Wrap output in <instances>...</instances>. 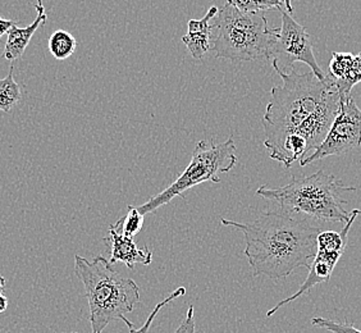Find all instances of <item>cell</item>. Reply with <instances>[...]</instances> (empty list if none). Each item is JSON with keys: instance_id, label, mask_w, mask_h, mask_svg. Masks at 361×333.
<instances>
[{"instance_id": "1", "label": "cell", "mask_w": 361, "mask_h": 333, "mask_svg": "<svg viewBox=\"0 0 361 333\" xmlns=\"http://www.w3.org/2000/svg\"><path fill=\"white\" fill-rule=\"evenodd\" d=\"M273 68L282 85L271 87L263 127L264 146L273 160L288 169L317 150L340 111L341 97L334 78L322 81L313 72L290 73Z\"/></svg>"}, {"instance_id": "2", "label": "cell", "mask_w": 361, "mask_h": 333, "mask_svg": "<svg viewBox=\"0 0 361 333\" xmlns=\"http://www.w3.org/2000/svg\"><path fill=\"white\" fill-rule=\"evenodd\" d=\"M223 226L238 229L243 235L252 276L274 281L288 277L301 267L309 270L317 254L320 229L283 210L265 212L254 222L238 223L222 218Z\"/></svg>"}, {"instance_id": "3", "label": "cell", "mask_w": 361, "mask_h": 333, "mask_svg": "<svg viewBox=\"0 0 361 333\" xmlns=\"http://www.w3.org/2000/svg\"><path fill=\"white\" fill-rule=\"evenodd\" d=\"M75 272L89 301L91 333H102L111 322L123 320L140 303L136 282L119 274L102 255L87 260L76 254Z\"/></svg>"}, {"instance_id": "4", "label": "cell", "mask_w": 361, "mask_h": 333, "mask_svg": "<svg viewBox=\"0 0 361 333\" xmlns=\"http://www.w3.org/2000/svg\"><path fill=\"white\" fill-rule=\"evenodd\" d=\"M355 190L356 188L346 186L334 174L319 169L305 177L293 176L282 188L263 185L257 188V195L276 202L281 210L290 214L309 215L324 222L346 223L350 214L345 209L346 200L342 194Z\"/></svg>"}, {"instance_id": "5", "label": "cell", "mask_w": 361, "mask_h": 333, "mask_svg": "<svg viewBox=\"0 0 361 333\" xmlns=\"http://www.w3.org/2000/svg\"><path fill=\"white\" fill-rule=\"evenodd\" d=\"M274 36L276 28L260 12L245 13L226 3L213 20L212 50L233 62L268 61Z\"/></svg>"}, {"instance_id": "6", "label": "cell", "mask_w": 361, "mask_h": 333, "mask_svg": "<svg viewBox=\"0 0 361 333\" xmlns=\"http://www.w3.org/2000/svg\"><path fill=\"white\" fill-rule=\"evenodd\" d=\"M236 164V145L232 136L218 145H208L205 140H202L195 146L191 162L183 174L171 186L150 198L137 209L142 215L154 213L160 207L172 202L176 196H180L200 183L221 182V174H228Z\"/></svg>"}, {"instance_id": "7", "label": "cell", "mask_w": 361, "mask_h": 333, "mask_svg": "<svg viewBox=\"0 0 361 333\" xmlns=\"http://www.w3.org/2000/svg\"><path fill=\"white\" fill-rule=\"evenodd\" d=\"M360 214V209H354L350 213L348 222L345 223V227L338 232L337 231H320L319 235L317 237V254L314 257L313 262L310 263L309 274L304 281V284L300 286L299 290L293 295L279 301L277 305L269 309L267 313V317L274 315L281 308L295 301L296 298H301L302 295H305L306 292L310 291L314 286L326 284L331 279L336 265L338 263L341 257L343 255L345 249L348 246V234H350L351 226L354 224L356 218Z\"/></svg>"}, {"instance_id": "8", "label": "cell", "mask_w": 361, "mask_h": 333, "mask_svg": "<svg viewBox=\"0 0 361 333\" xmlns=\"http://www.w3.org/2000/svg\"><path fill=\"white\" fill-rule=\"evenodd\" d=\"M279 12L282 16V25L281 28H276V36L271 45L273 64L286 72L296 62L305 63L312 68L315 76L322 81H326L328 75L320 68L314 56L312 36L285 8L279 9Z\"/></svg>"}, {"instance_id": "9", "label": "cell", "mask_w": 361, "mask_h": 333, "mask_svg": "<svg viewBox=\"0 0 361 333\" xmlns=\"http://www.w3.org/2000/svg\"><path fill=\"white\" fill-rule=\"evenodd\" d=\"M360 145L361 109L350 97L348 100H341L340 111L326 133V139L314 153L300 162V166H305L332 155L348 153Z\"/></svg>"}, {"instance_id": "10", "label": "cell", "mask_w": 361, "mask_h": 333, "mask_svg": "<svg viewBox=\"0 0 361 333\" xmlns=\"http://www.w3.org/2000/svg\"><path fill=\"white\" fill-rule=\"evenodd\" d=\"M105 245L111 248L109 263H123L128 270L133 271L136 264L150 265L153 262V251L145 246L140 249L133 237L125 236L109 227L108 237H105Z\"/></svg>"}, {"instance_id": "11", "label": "cell", "mask_w": 361, "mask_h": 333, "mask_svg": "<svg viewBox=\"0 0 361 333\" xmlns=\"http://www.w3.org/2000/svg\"><path fill=\"white\" fill-rule=\"evenodd\" d=\"M218 7L209 8L208 12L202 20H190L188 23V34L182 37V42L186 45L190 54L195 59H202L212 50V28Z\"/></svg>"}, {"instance_id": "12", "label": "cell", "mask_w": 361, "mask_h": 333, "mask_svg": "<svg viewBox=\"0 0 361 333\" xmlns=\"http://www.w3.org/2000/svg\"><path fill=\"white\" fill-rule=\"evenodd\" d=\"M35 9L37 12L35 21L23 28L14 25L8 32L7 42H6V49H4L3 56L9 62H13L16 59H20L23 56L32 36L35 35L39 28L45 25V22L48 20V16L45 12V8L42 6V0H37Z\"/></svg>"}, {"instance_id": "13", "label": "cell", "mask_w": 361, "mask_h": 333, "mask_svg": "<svg viewBox=\"0 0 361 333\" xmlns=\"http://www.w3.org/2000/svg\"><path fill=\"white\" fill-rule=\"evenodd\" d=\"M13 64L11 66L6 77L0 78V111H12L22 100L21 86L16 83L13 77Z\"/></svg>"}, {"instance_id": "14", "label": "cell", "mask_w": 361, "mask_h": 333, "mask_svg": "<svg viewBox=\"0 0 361 333\" xmlns=\"http://www.w3.org/2000/svg\"><path fill=\"white\" fill-rule=\"evenodd\" d=\"M76 49L75 36L64 30H58L53 32L49 39V52L58 61L68 59L76 52Z\"/></svg>"}, {"instance_id": "15", "label": "cell", "mask_w": 361, "mask_h": 333, "mask_svg": "<svg viewBox=\"0 0 361 333\" xmlns=\"http://www.w3.org/2000/svg\"><path fill=\"white\" fill-rule=\"evenodd\" d=\"M144 217L141 214L139 209L136 207H128L127 208V214L122 218H119L117 222L111 224V229H116L119 234L125 235V236L135 237L144 226Z\"/></svg>"}, {"instance_id": "16", "label": "cell", "mask_w": 361, "mask_h": 333, "mask_svg": "<svg viewBox=\"0 0 361 333\" xmlns=\"http://www.w3.org/2000/svg\"><path fill=\"white\" fill-rule=\"evenodd\" d=\"M334 83L340 94L341 100H348V97H351V90L355 85L361 83V53L354 56L351 67L346 73V76Z\"/></svg>"}, {"instance_id": "17", "label": "cell", "mask_w": 361, "mask_h": 333, "mask_svg": "<svg viewBox=\"0 0 361 333\" xmlns=\"http://www.w3.org/2000/svg\"><path fill=\"white\" fill-rule=\"evenodd\" d=\"M185 293H186V289H185V287H178V289H176V290H174L169 296H167L164 300H161L160 303H158V304L155 305L153 312L150 313V315L147 317V320H145V323H144L142 326L140 327V328H136V327L133 326V322H130L127 318H123L122 322H125L126 326L128 327L130 333H149V331H150V327L153 325L154 320L157 318L158 313H159L164 306L167 305V304L172 303L173 300H176L177 298H180V296H183Z\"/></svg>"}, {"instance_id": "18", "label": "cell", "mask_w": 361, "mask_h": 333, "mask_svg": "<svg viewBox=\"0 0 361 333\" xmlns=\"http://www.w3.org/2000/svg\"><path fill=\"white\" fill-rule=\"evenodd\" d=\"M353 59H354L353 53H337V52H334L332 59L329 62V76L332 77L334 81L342 80L343 77L346 76V73L350 70Z\"/></svg>"}, {"instance_id": "19", "label": "cell", "mask_w": 361, "mask_h": 333, "mask_svg": "<svg viewBox=\"0 0 361 333\" xmlns=\"http://www.w3.org/2000/svg\"><path fill=\"white\" fill-rule=\"evenodd\" d=\"M312 325L315 327H319L323 329H326L332 333H361L360 329L355 328L353 325H350L348 322H336V320H326V318H320L315 317L312 320Z\"/></svg>"}, {"instance_id": "20", "label": "cell", "mask_w": 361, "mask_h": 333, "mask_svg": "<svg viewBox=\"0 0 361 333\" xmlns=\"http://www.w3.org/2000/svg\"><path fill=\"white\" fill-rule=\"evenodd\" d=\"M173 333H196V323H195L194 305L188 306V313L185 320L180 322L178 328Z\"/></svg>"}, {"instance_id": "21", "label": "cell", "mask_w": 361, "mask_h": 333, "mask_svg": "<svg viewBox=\"0 0 361 333\" xmlns=\"http://www.w3.org/2000/svg\"><path fill=\"white\" fill-rule=\"evenodd\" d=\"M227 4L232 6V7L237 8L238 11L245 12V13H254V12H259L257 7L254 6L252 0H227Z\"/></svg>"}, {"instance_id": "22", "label": "cell", "mask_w": 361, "mask_h": 333, "mask_svg": "<svg viewBox=\"0 0 361 333\" xmlns=\"http://www.w3.org/2000/svg\"><path fill=\"white\" fill-rule=\"evenodd\" d=\"M254 6L257 7L259 12H263V11H268V9H282L283 4L281 0H252Z\"/></svg>"}, {"instance_id": "23", "label": "cell", "mask_w": 361, "mask_h": 333, "mask_svg": "<svg viewBox=\"0 0 361 333\" xmlns=\"http://www.w3.org/2000/svg\"><path fill=\"white\" fill-rule=\"evenodd\" d=\"M14 25H17V22L13 21V20L3 18V17L0 16V39H1V36L3 35H8L9 30H11Z\"/></svg>"}, {"instance_id": "24", "label": "cell", "mask_w": 361, "mask_h": 333, "mask_svg": "<svg viewBox=\"0 0 361 333\" xmlns=\"http://www.w3.org/2000/svg\"><path fill=\"white\" fill-rule=\"evenodd\" d=\"M8 304H9V301H8L7 296L3 292H0V314L7 310Z\"/></svg>"}, {"instance_id": "25", "label": "cell", "mask_w": 361, "mask_h": 333, "mask_svg": "<svg viewBox=\"0 0 361 333\" xmlns=\"http://www.w3.org/2000/svg\"><path fill=\"white\" fill-rule=\"evenodd\" d=\"M286 11L290 14H293V7H292V0H281Z\"/></svg>"}, {"instance_id": "26", "label": "cell", "mask_w": 361, "mask_h": 333, "mask_svg": "<svg viewBox=\"0 0 361 333\" xmlns=\"http://www.w3.org/2000/svg\"><path fill=\"white\" fill-rule=\"evenodd\" d=\"M4 289H6V278L0 276V292L4 291Z\"/></svg>"}, {"instance_id": "27", "label": "cell", "mask_w": 361, "mask_h": 333, "mask_svg": "<svg viewBox=\"0 0 361 333\" xmlns=\"http://www.w3.org/2000/svg\"><path fill=\"white\" fill-rule=\"evenodd\" d=\"M70 333H77V332H70Z\"/></svg>"}]
</instances>
